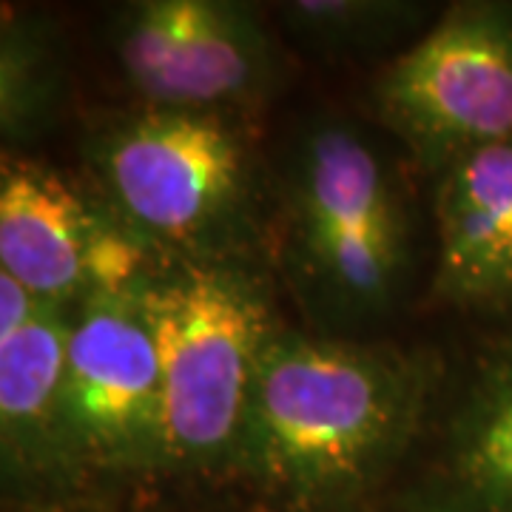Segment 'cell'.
Returning <instances> with one entry per match:
<instances>
[{"instance_id": "1", "label": "cell", "mask_w": 512, "mask_h": 512, "mask_svg": "<svg viewBox=\"0 0 512 512\" xmlns=\"http://www.w3.org/2000/svg\"><path fill=\"white\" fill-rule=\"evenodd\" d=\"M436 393L430 356L279 322L256 365L231 476L282 512L336 510L419 444Z\"/></svg>"}, {"instance_id": "2", "label": "cell", "mask_w": 512, "mask_h": 512, "mask_svg": "<svg viewBox=\"0 0 512 512\" xmlns=\"http://www.w3.org/2000/svg\"><path fill=\"white\" fill-rule=\"evenodd\" d=\"M416 214L373 131L336 114L308 120L271 171V245L313 330L359 336L402 308L416 274Z\"/></svg>"}, {"instance_id": "3", "label": "cell", "mask_w": 512, "mask_h": 512, "mask_svg": "<svg viewBox=\"0 0 512 512\" xmlns=\"http://www.w3.org/2000/svg\"><path fill=\"white\" fill-rule=\"evenodd\" d=\"M103 211L154 262H259L271 245V171L242 114L140 109L86 137Z\"/></svg>"}, {"instance_id": "4", "label": "cell", "mask_w": 512, "mask_h": 512, "mask_svg": "<svg viewBox=\"0 0 512 512\" xmlns=\"http://www.w3.org/2000/svg\"><path fill=\"white\" fill-rule=\"evenodd\" d=\"M137 293L160 350L163 476H231L279 325L268 279L259 262H151Z\"/></svg>"}, {"instance_id": "5", "label": "cell", "mask_w": 512, "mask_h": 512, "mask_svg": "<svg viewBox=\"0 0 512 512\" xmlns=\"http://www.w3.org/2000/svg\"><path fill=\"white\" fill-rule=\"evenodd\" d=\"M60 453L69 495L163 476L160 350L137 285L86 293L72 308Z\"/></svg>"}, {"instance_id": "6", "label": "cell", "mask_w": 512, "mask_h": 512, "mask_svg": "<svg viewBox=\"0 0 512 512\" xmlns=\"http://www.w3.org/2000/svg\"><path fill=\"white\" fill-rule=\"evenodd\" d=\"M379 126L424 171L512 140V3H456L370 86Z\"/></svg>"}, {"instance_id": "7", "label": "cell", "mask_w": 512, "mask_h": 512, "mask_svg": "<svg viewBox=\"0 0 512 512\" xmlns=\"http://www.w3.org/2000/svg\"><path fill=\"white\" fill-rule=\"evenodd\" d=\"M111 55L151 109L242 114L279 80L254 9L228 0H137L109 23Z\"/></svg>"}, {"instance_id": "8", "label": "cell", "mask_w": 512, "mask_h": 512, "mask_svg": "<svg viewBox=\"0 0 512 512\" xmlns=\"http://www.w3.org/2000/svg\"><path fill=\"white\" fill-rule=\"evenodd\" d=\"M430 296L453 311L512 322V140L433 171Z\"/></svg>"}, {"instance_id": "9", "label": "cell", "mask_w": 512, "mask_h": 512, "mask_svg": "<svg viewBox=\"0 0 512 512\" xmlns=\"http://www.w3.org/2000/svg\"><path fill=\"white\" fill-rule=\"evenodd\" d=\"M111 217L52 165L3 154L0 262L43 305L69 308L92 293L94 254Z\"/></svg>"}, {"instance_id": "10", "label": "cell", "mask_w": 512, "mask_h": 512, "mask_svg": "<svg viewBox=\"0 0 512 512\" xmlns=\"http://www.w3.org/2000/svg\"><path fill=\"white\" fill-rule=\"evenodd\" d=\"M72 308L43 305L0 336V441L6 490L26 498L69 495L60 453V382Z\"/></svg>"}, {"instance_id": "11", "label": "cell", "mask_w": 512, "mask_h": 512, "mask_svg": "<svg viewBox=\"0 0 512 512\" xmlns=\"http://www.w3.org/2000/svg\"><path fill=\"white\" fill-rule=\"evenodd\" d=\"M439 493L461 512H512V328L476 350L436 424Z\"/></svg>"}, {"instance_id": "12", "label": "cell", "mask_w": 512, "mask_h": 512, "mask_svg": "<svg viewBox=\"0 0 512 512\" xmlns=\"http://www.w3.org/2000/svg\"><path fill=\"white\" fill-rule=\"evenodd\" d=\"M66 52L55 26L40 15H3L0 126L6 146L40 137L66 97Z\"/></svg>"}, {"instance_id": "13", "label": "cell", "mask_w": 512, "mask_h": 512, "mask_svg": "<svg viewBox=\"0 0 512 512\" xmlns=\"http://www.w3.org/2000/svg\"><path fill=\"white\" fill-rule=\"evenodd\" d=\"M276 15L288 37L319 55L379 52L427 18L424 6L402 0H302L282 3Z\"/></svg>"}, {"instance_id": "14", "label": "cell", "mask_w": 512, "mask_h": 512, "mask_svg": "<svg viewBox=\"0 0 512 512\" xmlns=\"http://www.w3.org/2000/svg\"><path fill=\"white\" fill-rule=\"evenodd\" d=\"M40 308V299L20 285L15 276L0 271V336L20 330Z\"/></svg>"}]
</instances>
